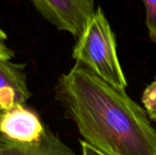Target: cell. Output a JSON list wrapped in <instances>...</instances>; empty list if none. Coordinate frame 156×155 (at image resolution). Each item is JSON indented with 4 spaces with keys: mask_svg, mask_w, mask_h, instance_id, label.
I'll list each match as a JSON object with an SVG mask.
<instances>
[{
    "mask_svg": "<svg viewBox=\"0 0 156 155\" xmlns=\"http://www.w3.org/2000/svg\"><path fill=\"white\" fill-rule=\"evenodd\" d=\"M57 100L84 142L104 155H156V130L124 89L76 62L59 77Z\"/></svg>",
    "mask_w": 156,
    "mask_h": 155,
    "instance_id": "1",
    "label": "cell"
},
{
    "mask_svg": "<svg viewBox=\"0 0 156 155\" xmlns=\"http://www.w3.org/2000/svg\"><path fill=\"white\" fill-rule=\"evenodd\" d=\"M72 58L111 84L121 89L127 87L117 56L115 36L101 7L95 10L83 33L77 38Z\"/></svg>",
    "mask_w": 156,
    "mask_h": 155,
    "instance_id": "2",
    "label": "cell"
},
{
    "mask_svg": "<svg viewBox=\"0 0 156 155\" xmlns=\"http://www.w3.org/2000/svg\"><path fill=\"white\" fill-rule=\"evenodd\" d=\"M37 12L58 30L79 38L96 8L94 0H31Z\"/></svg>",
    "mask_w": 156,
    "mask_h": 155,
    "instance_id": "3",
    "label": "cell"
},
{
    "mask_svg": "<svg viewBox=\"0 0 156 155\" xmlns=\"http://www.w3.org/2000/svg\"><path fill=\"white\" fill-rule=\"evenodd\" d=\"M45 127L39 116L29 108L16 105L0 113V136L18 143H33L44 135Z\"/></svg>",
    "mask_w": 156,
    "mask_h": 155,
    "instance_id": "4",
    "label": "cell"
},
{
    "mask_svg": "<svg viewBox=\"0 0 156 155\" xmlns=\"http://www.w3.org/2000/svg\"><path fill=\"white\" fill-rule=\"evenodd\" d=\"M29 97L24 65L0 59V113L23 105Z\"/></svg>",
    "mask_w": 156,
    "mask_h": 155,
    "instance_id": "5",
    "label": "cell"
},
{
    "mask_svg": "<svg viewBox=\"0 0 156 155\" xmlns=\"http://www.w3.org/2000/svg\"><path fill=\"white\" fill-rule=\"evenodd\" d=\"M0 155H76L47 128L41 139L33 143H18L0 136Z\"/></svg>",
    "mask_w": 156,
    "mask_h": 155,
    "instance_id": "6",
    "label": "cell"
},
{
    "mask_svg": "<svg viewBox=\"0 0 156 155\" xmlns=\"http://www.w3.org/2000/svg\"><path fill=\"white\" fill-rule=\"evenodd\" d=\"M142 101L149 118L156 117V79L144 91Z\"/></svg>",
    "mask_w": 156,
    "mask_h": 155,
    "instance_id": "7",
    "label": "cell"
},
{
    "mask_svg": "<svg viewBox=\"0 0 156 155\" xmlns=\"http://www.w3.org/2000/svg\"><path fill=\"white\" fill-rule=\"evenodd\" d=\"M146 10V26L149 37L156 43V0H143Z\"/></svg>",
    "mask_w": 156,
    "mask_h": 155,
    "instance_id": "8",
    "label": "cell"
},
{
    "mask_svg": "<svg viewBox=\"0 0 156 155\" xmlns=\"http://www.w3.org/2000/svg\"><path fill=\"white\" fill-rule=\"evenodd\" d=\"M13 50L7 45V35L0 25V59H12Z\"/></svg>",
    "mask_w": 156,
    "mask_h": 155,
    "instance_id": "9",
    "label": "cell"
},
{
    "mask_svg": "<svg viewBox=\"0 0 156 155\" xmlns=\"http://www.w3.org/2000/svg\"><path fill=\"white\" fill-rule=\"evenodd\" d=\"M80 146H81V152L82 155H104L100 153L98 150L94 149L92 146L85 143L84 141H80Z\"/></svg>",
    "mask_w": 156,
    "mask_h": 155,
    "instance_id": "10",
    "label": "cell"
},
{
    "mask_svg": "<svg viewBox=\"0 0 156 155\" xmlns=\"http://www.w3.org/2000/svg\"><path fill=\"white\" fill-rule=\"evenodd\" d=\"M152 121H154V122H156V117H154V118H153V119H151Z\"/></svg>",
    "mask_w": 156,
    "mask_h": 155,
    "instance_id": "11",
    "label": "cell"
}]
</instances>
